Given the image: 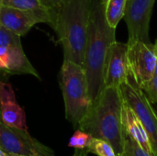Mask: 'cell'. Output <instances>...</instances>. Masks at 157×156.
Returning <instances> with one entry per match:
<instances>
[{
  "mask_svg": "<svg viewBox=\"0 0 157 156\" xmlns=\"http://www.w3.org/2000/svg\"><path fill=\"white\" fill-rule=\"evenodd\" d=\"M122 106L120 87H104L92 102L77 129L89 133L93 138L108 142L116 155L121 156L126 137L122 123Z\"/></svg>",
  "mask_w": 157,
  "mask_h": 156,
  "instance_id": "6da1fadb",
  "label": "cell"
},
{
  "mask_svg": "<svg viewBox=\"0 0 157 156\" xmlns=\"http://www.w3.org/2000/svg\"><path fill=\"white\" fill-rule=\"evenodd\" d=\"M104 0H93L89 17L83 67L92 102L104 88V67L109 46L116 40V29L105 17Z\"/></svg>",
  "mask_w": 157,
  "mask_h": 156,
  "instance_id": "7a4b0ae2",
  "label": "cell"
},
{
  "mask_svg": "<svg viewBox=\"0 0 157 156\" xmlns=\"http://www.w3.org/2000/svg\"><path fill=\"white\" fill-rule=\"evenodd\" d=\"M93 0H71L56 8L53 29L63 50V60L83 66Z\"/></svg>",
  "mask_w": 157,
  "mask_h": 156,
  "instance_id": "3957f363",
  "label": "cell"
},
{
  "mask_svg": "<svg viewBox=\"0 0 157 156\" xmlns=\"http://www.w3.org/2000/svg\"><path fill=\"white\" fill-rule=\"evenodd\" d=\"M59 84L64 102L65 118L77 129L92 104L84 67L63 60Z\"/></svg>",
  "mask_w": 157,
  "mask_h": 156,
  "instance_id": "277c9868",
  "label": "cell"
},
{
  "mask_svg": "<svg viewBox=\"0 0 157 156\" xmlns=\"http://www.w3.org/2000/svg\"><path fill=\"white\" fill-rule=\"evenodd\" d=\"M120 90L123 100L134 111L142 121L149 139L154 155L157 156V113L150 99L136 83L129 71L126 81L121 85Z\"/></svg>",
  "mask_w": 157,
  "mask_h": 156,
  "instance_id": "5b68a950",
  "label": "cell"
},
{
  "mask_svg": "<svg viewBox=\"0 0 157 156\" xmlns=\"http://www.w3.org/2000/svg\"><path fill=\"white\" fill-rule=\"evenodd\" d=\"M0 148L6 154L55 156L53 151L34 139L28 131L7 126L0 121Z\"/></svg>",
  "mask_w": 157,
  "mask_h": 156,
  "instance_id": "8992f818",
  "label": "cell"
},
{
  "mask_svg": "<svg viewBox=\"0 0 157 156\" xmlns=\"http://www.w3.org/2000/svg\"><path fill=\"white\" fill-rule=\"evenodd\" d=\"M129 71L136 83L143 87L154 76L157 65V51L155 44L135 40L127 42Z\"/></svg>",
  "mask_w": 157,
  "mask_h": 156,
  "instance_id": "52a82bcc",
  "label": "cell"
},
{
  "mask_svg": "<svg viewBox=\"0 0 157 156\" xmlns=\"http://www.w3.org/2000/svg\"><path fill=\"white\" fill-rule=\"evenodd\" d=\"M155 0H127L124 20L128 28V42H151L150 20Z\"/></svg>",
  "mask_w": 157,
  "mask_h": 156,
  "instance_id": "ba28073f",
  "label": "cell"
},
{
  "mask_svg": "<svg viewBox=\"0 0 157 156\" xmlns=\"http://www.w3.org/2000/svg\"><path fill=\"white\" fill-rule=\"evenodd\" d=\"M127 43L115 40L109 48L104 67V87H120L129 74Z\"/></svg>",
  "mask_w": 157,
  "mask_h": 156,
  "instance_id": "9c48e42d",
  "label": "cell"
},
{
  "mask_svg": "<svg viewBox=\"0 0 157 156\" xmlns=\"http://www.w3.org/2000/svg\"><path fill=\"white\" fill-rule=\"evenodd\" d=\"M0 114L4 124L28 131L25 111L18 105L12 86L4 80L0 81Z\"/></svg>",
  "mask_w": 157,
  "mask_h": 156,
  "instance_id": "30bf717a",
  "label": "cell"
},
{
  "mask_svg": "<svg viewBox=\"0 0 157 156\" xmlns=\"http://www.w3.org/2000/svg\"><path fill=\"white\" fill-rule=\"evenodd\" d=\"M122 123L126 133L134 139L145 151L154 155L147 132L142 121L124 100L122 106Z\"/></svg>",
  "mask_w": 157,
  "mask_h": 156,
  "instance_id": "8fae6325",
  "label": "cell"
},
{
  "mask_svg": "<svg viewBox=\"0 0 157 156\" xmlns=\"http://www.w3.org/2000/svg\"><path fill=\"white\" fill-rule=\"evenodd\" d=\"M6 73L11 74H29L40 79L39 73L26 56L22 47H7Z\"/></svg>",
  "mask_w": 157,
  "mask_h": 156,
  "instance_id": "7c38bea8",
  "label": "cell"
},
{
  "mask_svg": "<svg viewBox=\"0 0 157 156\" xmlns=\"http://www.w3.org/2000/svg\"><path fill=\"white\" fill-rule=\"evenodd\" d=\"M127 0H107L105 5V17L108 24L116 29L125 14Z\"/></svg>",
  "mask_w": 157,
  "mask_h": 156,
  "instance_id": "4fadbf2b",
  "label": "cell"
},
{
  "mask_svg": "<svg viewBox=\"0 0 157 156\" xmlns=\"http://www.w3.org/2000/svg\"><path fill=\"white\" fill-rule=\"evenodd\" d=\"M0 6H10L24 11H41L49 8L40 0H0Z\"/></svg>",
  "mask_w": 157,
  "mask_h": 156,
  "instance_id": "5bb4252c",
  "label": "cell"
},
{
  "mask_svg": "<svg viewBox=\"0 0 157 156\" xmlns=\"http://www.w3.org/2000/svg\"><path fill=\"white\" fill-rule=\"evenodd\" d=\"M86 153H92L98 156H117L113 147L108 142L98 138L92 139Z\"/></svg>",
  "mask_w": 157,
  "mask_h": 156,
  "instance_id": "9a60e30c",
  "label": "cell"
},
{
  "mask_svg": "<svg viewBox=\"0 0 157 156\" xmlns=\"http://www.w3.org/2000/svg\"><path fill=\"white\" fill-rule=\"evenodd\" d=\"M92 139H93V137L89 133L77 129L75 131V132L73 134V136L70 138L68 146L75 148L76 150H81V151L86 152V149L88 148Z\"/></svg>",
  "mask_w": 157,
  "mask_h": 156,
  "instance_id": "2e32d148",
  "label": "cell"
},
{
  "mask_svg": "<svg viewBox=\"0 0 157 156\" xmlns=\"http://www.w3.org/2000/svg\"><path fill=\"white\" fill-rule=\"evenodd\" d=\"M121 156H154L145 151L134 139L126 133L124 141V149Z\"/></svg>",
  "mask_w": 157,
  "mask_h": 156,
  "instance_id": "e0dca14e",
  "label": "cell"
},
{
  "mask_svg": "<svg viewBox=\"0 0 157 156\" xmlns=\"http://www.w3.org/2000/svg\"><path fill=\"white\" fill-rule=\"evenodd\" d=\"M20 38L0 24V47H22Z\"/></svg>",
  "mask_w": 157,
  "mask_h": 156,
  "instance_id": "ac0fdd59",
  "label": "cell"
},
{
  "mask_svg": "<svg viewBox=\"0 0 157 156\" xmlns=\"http://www.w3.org/2000/svg\"><path fill=\"white\" fill-rule=\"evenodd\" d=\"M141 88L146 94L151 102L157 104V65L152 79Z\"/></svg>",
  "mask_w": 157,
  "mask_h": 156,
  "instance_id": "d6986e66",
  "label": "cell"
},
{
  "mask_svg": "<svg viewBox=\"0 0 157 156\" xmlns=\"http://www.w3.org/2000/svg\"><path fill=\"white\" fill-rule=\"evenodd\" d=\"M44 6H46L49 8H52V9H56L58 8L60 6L71 1V0H40Z\"/></svg>",
  "mask_w": 157,
  "mask_h": 156,
  "instance_id": "ffe728a7",
  "label": "cell"
},
{
  "mask_svg": "<svg viewBox=\"0 0 157 156\" xmlns=\"http://www.w3.org/2000/svg\"><path fill=\"white\" fill-rule=\"evenodd\" d=\"M7 74H3V73H0V81H2L3 80V78L4 77H6ZM0 121H2L1 120V114H0Z\"/></svg>",
  "mask_w": 157,
  "mask_h": 156,
  "instance_id": "44dd1931",
  "label": "cell"
},
{
  "mask_svg": "<svg viewBox=\"0 0 157 156\" xmlns=\"http://www.w3.org/2000/svg\"><path fill=\"white\" fill-rule=\"evenodd\" d=\"M0 156H7V154H6L1 148H0Z\"/></svg>",
  "mask_w": 157,
  "mask_h": 156,
  "instance_id": "7402d4cb",
  "label": "cell"
},
{
  "mask_svg": "<svg viewBox=\"0 0 157 156\" xmlns=\"http://www.w3.org/2000/svg\"><path fill=\"white\" fill-rule=\"evenodd\" d=\"M155 49H156V51H157V39H156V40H155Z\"/></svg>",
  "mask_w": 157,
  "mask_h": 156,
  "instance_id": "603a6c76",
  "label": "cell"
},
{
  "mask_svg": "<svg viewBox=\"0 0 157 156\" xmlns=\"http://www.w3.org/2000/svg\"><path fill=\"white\" fill-rule=\"evenodd\" d=\"M7 156H24V155H16V154H7Z\"/></svg>",
  "mask_w": 157,
  "mask_h": 156,
  "instance_id": "cb8c5ba5",
  "label": "cell"
},
{
  "mask_svg": "<svg viewBox=\"0 0 157 156\" xmlns=\"http://www.w3.org/2000/svg\"><path fill=\"white\" fill-rule=\"evenodd\" d=\"M0 73H3V74H7L6 73H5V72H4V71H2L1 69H0ZM7 75H8V74H7Z\"/></svg>",
  "mask_w": 157,
  "mask_h": 156,
  "instance_id": "d4e9b609",
  "label": "cell"
},
{
  "mask_svg": "<svg viewBox=\"0 0 157 156\" xmlns=\"http://www.w3.org/2000/svg\"><path fill=\"white\" fill-rule=\"evenodd\" d=\"M74 156H81V155H80V154H79L78 153H76V154H75Z\"/></svg>",
  "mask_w": 157,
  "mask_h": 156,
  "instance_id": "484cf974",
  "label": "cell"
},
{
  "mask_svg": "<svg viewBox=\"0 0 157 156\" xmlns=\"http://www.w3.org/2000/svg\"><path fill=\"white\" fill-rule=\"evenodd\" d=\"M155 111H156V113H157V108H155Z\"/></svg>",
  "mask_w": 157,
  "mask_h": 156,
  "instance_id": "4316f807",
  "label": "cell"
}]
</instances>
